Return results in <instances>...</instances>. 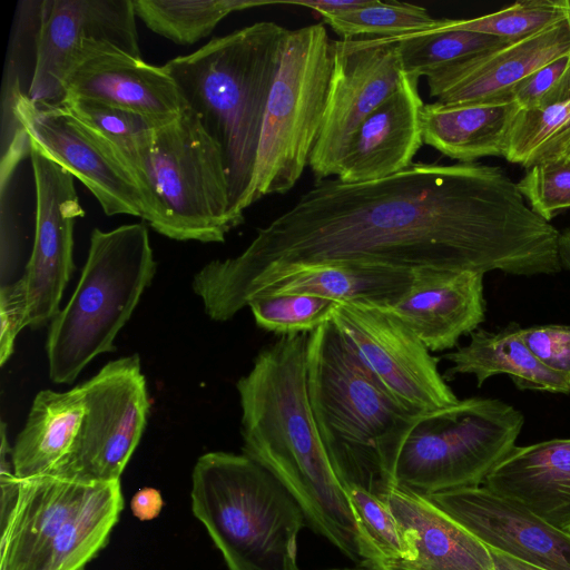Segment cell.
<instances>
[{"instance_id":"cell-1","label":"cell","mask_w":570,"mask_h":570,"mask_svg":"<svg viewBox=\"0 0 570 570\" xmlns=\"http://www.w3.org/2000/svg\"><path fill=\"white\" fill-rule=\"evenodd\" d=\"M559 235L501 167L413 163L365 183L316 181L238 256L206 264L195 286L225 322L279 277L315 265L553 275Z\"/></svg>"},{"instance_id":"cell-2","label":"cell","mask_w":570,"mask_h":570,"mask_svg":"<svg viewBox=\"0 0 570 570\" xmlns=\"http://www.w3.org/2000/svg\"><path fill=\"white\" fill-rule=\"evenodd\" d=\"M308 334L279 336L257 354L250 371L238 380L243 453L282 483L315 533L361 566L356 520L309 405Z\"/></svg>"},{"instance_id":"cell-3","label":"cell","mask_w":570,"mask_h":570,"mask_svg":"<svg viewBox=\"0 0 570 570\" xmlns=\"http://www.w3.org/2000/svg\"><path fill=\"white\" fill-rule=\"evenodd\" d=\"M287 32L272 21L256 22L164 65L186 107L220 147L236 227L248 208L264 114Z\"/></svg>"},{"instance_id":"cell-4","label":"cell","mask_w":570,"mask_h":570,"mask_svg":"<svg viewBox=\"0 0 570 570\" xmlns=\"http://www.w3.org/2000/svg\"><path fill=\"white\" fill-rule=\"evenodd\" d=\"M307 393L343 488L356 487L386 502L401 446L419 413L384 389L332 320L308 334Z\"/></svg>"},{"instance_id":"cell-5","label":"cell","mask_w":570,"mask_h":570,"mask_svg":"<svg viewBox=\"0 0 570 570\" xmlns=\"http://www.w3.org/2000/svg\"><path fill=\"white\" fill-rule=\"evenodd\" d=\"M190 498L229 570H299L297 537L305 515L282 483L246 454L199 456Z\"/></svg>"},{"instance_id":"cell-6","label":"cell","mask_w":570,"mask_h":570,"mask_svg":"<svg viewBox=\"0 0 570 570\" xmlns=\"http://www.w3.org/2000/svg\"><path fill=\"white\" fill-rule=\"evenodd\" d=\"M156 273L147 227L141 223L95 228L73 294L50 322L46 344L49 376L73 382L114 342Z\"/></svg>"},{"instance_id":"cell-7","label":"cell","mask_w":570,"mask_h":570,"mask_svg":"<svg viewBox=\"0 0 570 570\" xmlns=\"http://www.w3.org/2000/svg\"><path fill=\"white\" fill-rule=\"evenodd\" d=\"M134 176L147 204L146 222L157 233L223 243L236 227L220 147L191 109L156 129Z\"/></svg>"},{"instance_id":"cell-8","label":"cell","mask_w":570,"mask_h":570,"mask_svg":"<svg viewBox=\"0 0 570 570\" xmlns=\"http://www.w3.org/2000/svg\"><path fill=\"white\" fill-rule=\"evenodd\" d=\"M524 415L490 397H470L419 413L401 446L396 485L422 495L483 484L511 452Z\"/></svg>"},{"instance_id":"cell-9","label":"cell","mask_w":570,"mask_h":570,"mask_svg":"<svg viewBox=\"0 0 570 570\" xmlns=\"http://www.w3.org/2000/svg\"><path fill=\"white\" fill-rule=\"evenodd\" d=\"M333 65L323 23L288 30L269 91L247 206L301 178L322 127Z\"/></svg>"},{"instance_id":"cell-10","label":"cell","mask_w":570,"mask_h":570,"mask_svg":"<svg viewBox=\"0 0 570 570\" xmlns=\"http://www.w3.org/2000/svg\"><path fill=\"white\" fill-rule=\"evenodd\" d=\"M36 62L27 96L61 105L72 75L105 55L141 58L132 0H51L40 3Z\"/></svg>"},{"instance_id":"cell-11","label":"cell","mask_w":570,"mask_h":570,"mask_svg":"<svg viewBox=\"0 0 570 570\" xmlns=\"http://www.w3.org/2000/svg\"><path fill=\"white\" fill-rule=\"evenodd\" d=\"M83 386L86 409L78 438L50 475L83 484L120 481L150 407L139 356L109 362Z\"/></svg>"},{"instance_id":"cell-12","label":"cell","mask_w":570,"mask_h":570,"mask_svg":"<svg viewBox=\"0 0 570 570\" xmlns=\"http://www.w3.org/2000/svg\"><path fill=\"white\" fill-rule=\"evenodd\" d=\"M11 98L12 115L28 140L78 178L106 215L147 220V204L131 170L101 134L62 104H37L19 89Z\"/></svg>"},{"instance_id":"cell-13","label":"cell","mask_w":570,"mask_h":570,"mask_svg":"<svg viewBox=\"0 0 570 570\" xmlns=\"http://www.w3.org/2000/svg\"><path fill=\"white\" fill-rule=\"evenodd\" d=\"M393 38L333 40V65L318 138L308 166L316 181L337 176L362 122L402 83Z\"/></svg>"},{"instance_id":"cell-14","label":"cell","mask_w":570,"mask_h":570,"mask_svg":"<svg viewBox=\"0 0 570 570\" xmlns=\"http://www.w3.org/2000/svg\"><path fill=\"white\" fill-rule=\"evenodd\" d=\"M332 322L384 389L411 411L422 413L459 401L439 372L440 357L392 313L340 303Z\"/></svg>"},{"instance_id":"cell-15","label":"cell","mask_w":570,"mask_h":570,"mask_svg":"<svg viewBox=\"0 0 570 570\" xmlns=\"http://www.w3.org/2000/svg\"><path fill=\"white\" fill-rule=\"evenodd\" d=\"M36 186V230L21 276L27 293V325L38 328L59 313L63 291L75 269L73 226L85 215L72 175L29 140Z\"/></svg>"},{"instance_id":"cell-16","label":"cell","mask_w":570,"mask_h":570,"mask_svg":"<svg viewBox=\"0 0 570 570\" xmlns=\"http://www.w3.org/2000/svg\"><path fill=\"white\" fill-rule=\"evenodd\" d=\"M428 498L488 548L544 570H570V533L521 503L483 484Z\"/></svg>"},{"instance_id":"cell-17","label":"cell","mask_w":570,"mask_h":570,"mask_svg":"<svg viewBox=\"0 0 570 570\" xmlns=\"http://www.w3.org/2000/svg\"><path fill=\"white\" fill-rule=\"evenodd\" d=\"M569 53L570 28L564 20L528 38L433 70L426 76L429 92L444 105L514 101L515 85Z\"/></svg>"},{"instance_id":"cell-18","label":"cell","mask_w":570,"mask_h":570,"mask_svg":"<svg viewBox=\"0 0 570 570\" xmlns=\"http://www.w3.org/2000/svg\"><path fill=\"white\" fill-rule=\"evenodd\" d=\"M406 294L380 307L400 318L431 351H445L485 320L484 274L420 268Z\"/></svg>"},{"instance_id":"cell-19","label":"cell","mask_w":570,"mask_h":570,"mask_svg":"<svg viewBox=\"0 0 570 570\" xmlns=\"http://www.w3.org/2000/svg\"><path fill=\"white\" fill-rule=\"evenodd\" d=\"M89 485L50 474L18 479L13 500L1 508L0 570H45Z\"/></svg>"},{"instance_id":"cell-20","label":"cell","mask_w":570,"mask_h":570,"mask_svg":"<svg viewBox=\"0 0 570 570\" xmlns=\"http://www.w3.org/2000/svg\"><path fill=\"white\" fill-rule=\"evenodd\" d=\"M386 503L406 549L392 570H493L489 548L428 497L395 484Z\"/></svg>"},{"instance_id":"cell-21","label":"cell","mask_w":570,"mask_h":570,"mask_svg":"<svg viewBox=\"0 0 570 570\" xmlns=\"http://www.w3.org/2000/svg\"><path fill=\"white\" fill-rule=\"evenodd\" d=\"M417 83L405 75L400 87L362 122L342 161L338 180L382 179L414 163L424 144L420 121L424 104Z\"/></svg>"},{"instance_id":"cell-22","label":"cell","mask_w":570,"mask_h":570,"mask_svg":"<svg viewBox=\"0 0 570 570\" xmlns=\"http://www.w3.org/2000/svg\"><path fill=\"white\" fill-rule=\"evenodd\" d=\"M65 99H88L131 110L166 124L186 107L165 66L127 55H105L69 79Z\"/></svg>"},{"instance_id":"cell-23","label":"cell","mask_w":570,"mask_h":570,"mask_svg":"<svg viewBox=\"0 0 570 570\" xmlns=\"http://www.w3.org/2000/svg\"><path fill=\"white\" fill-rule=\"evenodd\" d=\"M483 485L570 533V439L515 445Z\"/></svg>"},{"instance_id":"cell-24","label":"cell","mask_w":570,"mask_h":570,"mask_svg":"<svg viewBox=\"0 0 570 570\" xmlns=\"http://www.w3.org/2000/svg\"><path fill=\"white\" fill-rule=\"evenodd\" d=\"M517 323L490 332L479 327L470 334V342L443 355L450 361L443 377L452 380L460 374H473L478 387L498 374L510 376L519 390L570 394V375L544 365L529 350Z\"/></svg>"},{"instance_id":"cell-25","label":"cell","mask_w":570,"mask_h":570,"mask_svg":"<svg viewBox=\"0 0 570 570\" xmlns=\"http://www.w3.org/2000/svg\"><path fill=\"white\" fill-rule=\"evenodd\" d=\"M85 386L40 391L11 449L17 479L51 474L71 452L85 415Z\"/></svg>"},{"instance_id":"cell-26","label":"cell","mask_w":570,"mask_h":570,"mask_svg":"<svg viewBox=\"0 0 570 570\" xmlns=\"http://www.w3.org/2000/svg\"><path fill=\"white\" fill-rule=\"evenodd\" d=\"M520 109L515 101L424 104L420 112L423 142L460 163L503 156L509 131Z\"/></svg>"},{"instance_id":"cell-27","label":"cell","mask_w":570,"mask_h":570,"mask_svg":"<svg viewBox=\"0 0 570 570\" xmlns=\"http://www.w3.org/2000/svg\"><path fill=\"white\" fill-rule=\"evenodd\" d=\"M412 279L413 272L409 269L335 263L293 271L276 279L258 295L306 294L336 303L384 307L401 299L409 291Z\"/></svg>"},{"instance_id":"cell-28","label":"cell","mask_w":570,"mask_h":570,"mask_svg":"<svg viewBox=\"0 0 570 570\" xmlns=\"http://www.w3.org/2000/svg\"><path fill=\"white\" fill-rule=\"evenodd\" d=\"M122 508L120 481L90 484L61 527L45 570H83L108 543Z\"/></svg>"},{"instance_id":"cell-29","label":"cell","mask_w":570,"mask_h":570,"mask_svg":"<svg viewBox=\"0 0 570 570\" xmlns=\"http://www.w3.org/2000/svg\"><path fill=\"white\" fill-rule=\"evenodd\" d=\"M135 13L154 32L179 45L207 37L235 11L274 4L273 0H132Z\"/></svg>"},{"instance_id":"cell-30","label":"cell","mask_w":570,"mask_h":570,"mask_svg":"<svg viewBox=\"0 0 570 570\" xmlns=\"http://www.w3.org/2000/svg\"><path fill=\"white\" fill-rule=\"evenodd\" d=\"M393 39L397 42L404 73L415 80L443 66L512 42L461 29H432Z\"/></svg>"},{"instance_id":"cell-31","label":"cell","mask_w":570,"mask_h":570,"mask_svg":"<svg viewBox=\"0 0 570 570\" xmlns=\"http://www.w3.org/2000/svg\"><path fill=\"white\" fill-rule=\"evenodd\" d=\"M570 141V98L544 108L517 114L503 156L527 169L551 160Z\"/></svg>"},{"instance_id":"cell-32","label":"cell","mask_w":570,"mask_h":570,"mask_svg":"<svg viewBox=\"0 0 570 570\" xmlns=\"http://www.w3.org/2000/svg\"><path fill=\"white\" fill-rule=\"evenodd\" d=\"M62 105L101 134L115 147L132 175L149 150L156 129L164 125L138 112L88 99H65Z\"/></svg>"},{"instance_id":"cell-33","label":"cell","mask_w":570,"mask_h":570,"mask_svg":"<svg viewBox=\"0 0 570 570\" xmlns=\"http://www.w3.org/2000/svg\"><path fill=\"white\" fill-rule=\"evenodd\" d=\"M344 490L361 537V567L392 570L406 558V549L387 503L356 487H345Z\"/></svg>"},{"instance_id":"cell-34","label":"cell","mask_w":570,"mask_h":570,"mask_svg":"<svg viewBox=\"0 0 570 570\" xmlns=\"http://www.w3.org/2000/svg\"><path fill=\"white\" fill-rule=\"evenodd\" d=\"M322 18L342 39L358 36L396 38L432 30L441 21L431 17L424 7L381 0H372L368 6L354 11Z\"/></svg>"},{"instance_id":"cell-35","label":"cell","mask_w":570,"mask_h":570,"mask_svg":"<svg viewBox=\"0 0 570 570\" xmlns=\"http://www.w3.org/2000/svg\"><path fill=\"white\" fill-rule=\"evenodd\" d=\"M567 20V0H522L472 19H441L434 29H461L517 41Z\"/></svg>"},{"instance_id":"cell-36","label":"cell","mask_w":570,"mask_h":570,"mask_svg":"<svg viewBox=\"0 0 570 570\" xmlns=\"http://www.w3.org/2000/svg\"><path fill=\"white\" fill-rule=\"evenodd\" d=\"M338 304L306 294H262L248 307L258 327L284 336L313 332L332 320Z\"/></svg>"},{"instance_id":"cell-37","label":"cell","mask_w":570,"mask_h":570,"mask_svg":"<svg viewBox=\"0 0 570 570\" xmlns=\"http://www.w3.org/2000/svg\"><path fill=\"white\" fill-rule=\"evenodd\" d=\"M530 208L550 222L570 208V161L557 158L537 163L517 183Z\"/></svg>"},{"instance_id":"cell-38","label":"cell","mask_w":570,"mask_h":570,"mask_svg":"<svg viewBox=\"0 0 570 570\" xmlns=\"http://www.w3.org/2000/svg\"><path fill=\"white\" fill-rule=\"evenodd\" d=\"M529 350L548 367L570 375V325L547 324L521 327Z\"/></svg>"},{"instance_id":"cell-39","label":"cell","mask_w":570,"mask_h":570,"mask_svg":"<svg viewBox=\"0 0 570 570\" xmlns=\"http://www.w3.org/2000/svg\"><path fill=\"white\" fill-rule=\"evenodd\" d=\"M0 320V364L3 365L13 352L17 335L28 326V302L22 277L1 286Z\"/></svg>"},{"instance_id":"cell-40","label":"cell","mask_w":570,"mask_h":570,"mask_svg":"<svg viewBox=\"0 0 570 570\" xmlns=\"http://www.w3.org/2000/svg\"><path fill=\"white\" fill-rule=\"evenodd\" d=\"M569 55L560 57L523 78L512 89V98L522 110L539 109L544 97L563 75Z\"/></svg>"},{"instance_id":"cell-41","label":"cell","mask_w":570,"mask_h":570,"mask_svg":"<svg viewBox=\"0 0 570 570\" xmlns=\"http://www.w3.org/2000/svg\"><path fill=\"white\" fill-rule=\"evenodd\" d=\"M372 0H277L274 4H293L312 9L323 16H335L368 6Z\"/></svg>"},{"instance_id":"cell-42","label":"cell","mask_w":570,"mask_h":570,"mask_svg":"<svg viewBox=\"0 0 570 570\" xmlns=\"http://www.w3.org/2000/svg\"><path fill=\"white\" fill-rule=\"evenodd\" d=\"M163 505V497L155 488H142L138 490L130 501L132 514L141 521H149L157 518Z\"/></svg>"},{"instance_id":"cell-43","label":"cell","mask_w":570,"mask_h":570,"mask_svg":"<svg viewBox=\"0 0 570 570\" xmlns=\"http://www.w3.org/2000/svg\"><path fill=\"white\" fill-rule=\"evenodd\" d=\"M570 98V56L568 66L558 80V82L552 87V89L544 97L541 108L548 107L550 105L564 101Z\"/></svg>"},{"instance_id":"cell-44","label":"cell","mask_w":570,"mask_h":570,"mask_svg":"<svg viewBox=\"0 0 570 570\" xmlns=\"http://www.w3.org/2000/svg\"><path fill=\"white\" fill-rule=\"evenodd\" d=\"M492 558L493 570H544L520 560H517L505 553L489 548Z\"/></svg>"},{"instance_id":"cell-45","label":"cell","mask_w":570,"mask_h":570,"mask_svg":"<svg viewBox=\"0 0 570 570\" xmlns=\"http://www.w3.org/2000/svg\"><path fill=\"white\" fill-rule=\"evenodd\" d=\"M558 252L562 267L570 271V228L560 233Z\"/></svg>"},{"instance_id":"cell-46","label":"cell","mask_w":570,"mask_h":570,"mask_svg":"<svg viewBox=\"0 0 570 570\" xmlns=\"http://www.w3.org/2000/svg\"><path fill=\"white\" fill-rule=\"evenodd\" d=\"M561 158L570 161V141L562 148L558 156L553 159Z\"/></svg>"},{"instance_id":"cell-47","label":"cell","mask_w":570,"mask_h":570,"mask_svg":"<svg viewBox=\"0 0 570 570\" xmlns=\"http://www.w3.org/2000/svg\"><path fill=\"white\" fill-rule=\"evenodd\" d=\"M567 21L570 28V0H567Z\"/></svg>"},{"instance_id":"cell-48","label":"cell","mask_w":570,"mask_h":570,"mask_svg":"<svg viewBox=\"0 0 570 570\" xmlns=\"http://www.w3.org/2000/svg\"><path fill=\"white\" fill-rule=\"evenodd\" d=\"M331 570H370V569L360 568V569H331Z\"/></svg>"}]
</instances>
